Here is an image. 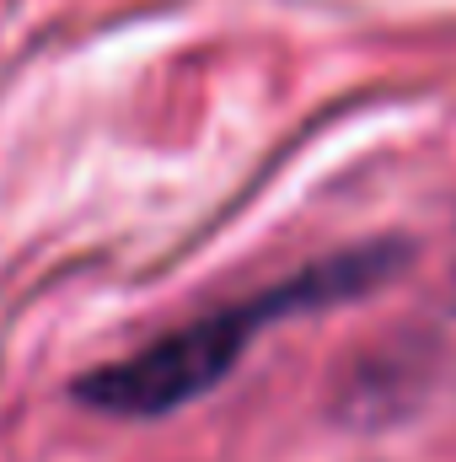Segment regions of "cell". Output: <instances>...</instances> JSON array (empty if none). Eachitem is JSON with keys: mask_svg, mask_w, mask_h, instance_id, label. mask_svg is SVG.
I'll return each mask as SVG.
<instances>
[{"mask_svg": "<svg viewBox=\"0 0 456 462\" xmlns=\"http://www.w3.org/2000/svg\"><path fill=\"white\" fill-rule=\"evenodd\" d=\"M392 269H397V247H349L339 258L296 269V274L252 291L247 301L215 307V312H205V318L161 334L156 345L87 371L76 382V398L92 403L97 414H114V420H161V414H178V409L199 403L210 387L226 382L231 365L258 339V328H269L279 318H296V312H312V307L349 301V296L381 285Z\"/></svg>", "mask_w": 456, "mask_h": 462, "instance_id": "6da1fadb", "label": "cell"}]
</instances>
